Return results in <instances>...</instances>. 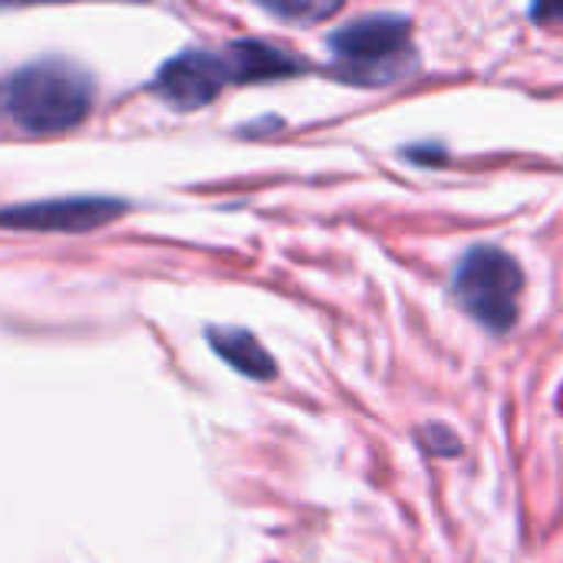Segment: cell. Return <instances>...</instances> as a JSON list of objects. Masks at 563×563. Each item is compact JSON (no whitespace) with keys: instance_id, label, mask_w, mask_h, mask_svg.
<instances>
[{"instance_id":"obj_3","label":"cell","mask_w":563,"mask_h":563,"mask_svg":"<svg viewBox=\"0 0 563 563\" xmlns=\"http://www.w3.org/2000/svg\"><path fill=\"white\" fill-rule=\"evenodd\" d=\"M412 36V20L402 13H366L330 33V49L346 76H383Z\"/></svg>"},{"instance_id":"obj_2","label":"cell","mask_w":563,"mask_h":563,"mask_svg":"<svg viewBox=\"0 0 563 563\" xmlns=\"http://www.w3.org/2000/svg\"><path fill=\"white\" fill-rule=\"evenodd\" d=\"M455 294L475 323L488 333H508L521 313L525 271L505 247L478 244L455 267Z\"/></svg>"},{"instance_id":"obj_7","label":"cell","mask_w":563,"mask_h":563,"mask_svg":"<svg viewBox=\"0 0 563 563\" xmlns=\"http://www.w3.org/2000/svg\"><path fill=\"white\" fill-rule=\"evenodd\" d=\"M208 343H211V350L231 366V369H238L241 376H247V379H274L277 376V363H274V356L257 343V336L254 333H247V330H238V327H211L208 330Z\"/></svg>"},{"instance_id":"obj_6","label":"cell","mask_w":563,"mask_h":563,"mask_svg":"<svg viewBox=\"0 0 563 563\" xmlns=\"http://www.w3.org/2000/svg\"><path fill=\"white\" fill-rule=\"evenodd\" d=\"M224 63L231 69V82H267V79H284L294 76L303 66L294 53L264 43V40H238L224 46Z\"/></svg>"},{"instance_id":"obj_9","label":"cell","mask_w":563,"mask_h":563,"mask_svg":"<svg viewBox=\"0 0 563 563\" xmlns=\"http://www.w3.org/2000/svg\"><path fill=\"white\" fill-rule=\"evenodd\" d=\"M531 13H534L538 20H551V16H563V3H561V7H534Z\"/></svg>"},{"instance_id":"obj_8","label":"cell","mask_w":563,"mask_h":563,"mask_svg":"<svg viewBox=\"0 0 563 563\" xmlns=\"http://www.w3.org/2000/svg\"><path fill=\"white\" fill-rule=\"evenodd\" d=\"M271 13L287 20H323L340 10V3H267Z\"/></svg>"},{"instance_id":"obj_4","label":"cell","mask_w":563,"mask_h":563,"mask_svg":"<svg viewBox=\"0 0 563 563\" xmlns=\"http://www.w3.org/2000/svg\"><path fill=\"white\" fill-rule=\"evenodd\" d=\"M125 211L129 205L112 195H66L0 208V228L36 234H86L122 218Z\"/></svg>"},{"instance_id":"obj_1","label":"cell","mask_w":563,"mask_h":563,"mask_svg":"<svg viewBox=\"0 0 563 563\" xmlns=\"http://www.w3.org/2000/svg\"><path fill=\"white\" fill-rule=\"evenodd\" d=\"M96 86L86 69L69 59H36L10 76L3 106L10 119L33 135L69 132L92 112Z\"/></svg>"},{"instance_id":"obj_5","label":"cell","mask_w":563,"mask_h":563,"mask_svg":"<svg viewBox=\"0 0 563 563\" xmlns=\"http://www.w3.org/2000/svg\"><path fill=\"white\" fill-rule=\"evenodd\" d=\"M228 82H231V69L224 63V53L191 46V49L168 56L158 66V73L152 76V92L172 109L195 112L214 102Z\"/></svg>"}]
</instances>
